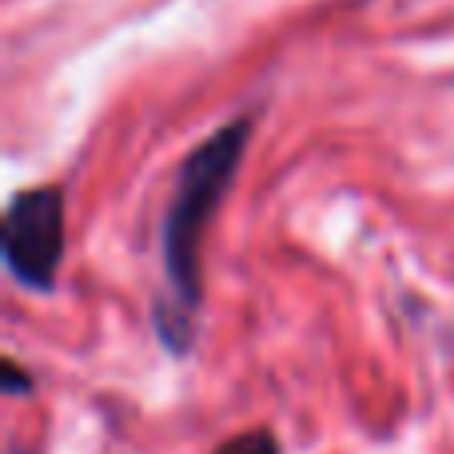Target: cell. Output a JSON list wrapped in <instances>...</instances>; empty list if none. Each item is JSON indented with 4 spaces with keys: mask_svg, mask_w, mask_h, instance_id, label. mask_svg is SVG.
<instances>
[{
    "mask_svg": "<svg viewBox=\"0 0 454 454\" xmlns=\"http://www.w3.org/2000/svg\"><path fill=\"white\" fill-rule=\"evenodd\" d=\"M247 136L251 120H231L215 136H207L176 176V192L160 223L164 295L156 299V311H152L160 343L172 355H188L196 343L200 299H204V231L239 172Z\"/></svg>",
    "mask_w": 454,
    "mask_h": 454,
    "instance_id": "cell-1",
    "label": "cell"
},
{
    "mask_svg": "<svg viewBox=\"0 0 454 454\" xmlns=\"http://www.w3.org/2000/svg\"><path fill=\"white\" fill-rule=\"evenodd\" d=\"M4 267L20 287L48 291L56 287L64 259V196L56 188H32L12 196L4 212V235H0Z\"/></svg>",
    "mask_w": 454,
    "mask_h": 454,
    "instance_id": "cell-2",
    "label": "cell"
},
{
    "mask_svg": "<svg viewBox=\"0 0 454 454\" xmlns=\"http://www.w3.org/2000/svg\"><path fill=\"white\" fill-rule=\"evenodd\" d=\"M212 454H279V439L271 431H243Z\"/></svg>",
    "mask_w": 454,
    "mask_h": 454,
    "instance_id": "cell-3",
    "label": "cell"
},
{
    "mask_svg": "<svg viewBox=\"0 0 454 454\" xmlns=\"http://www.w3.org/2000/svg\"><path fill=\"white\" fill-rule=\"evenodd\" d=\"M0 371H4V391L8 395H28L32 391V379L16 367V359H4V367H0Z\"/></svg>",
    "mask_w": 454,
    "mask_h": 454,
    "instance_id": "cell-4",
    "label": "cell"
}]
</instances>
